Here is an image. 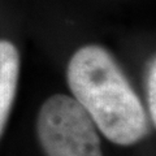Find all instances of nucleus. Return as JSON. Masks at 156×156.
<instances>
[{
    "mask_svg": "<svg viewBox=\"0 0 156 156\" xmlns=\"http://www.w3.org/2000/svg\"><path fill=\"white\" fill-rule=\"evenodd\" d=\"M66 80L74 99L107 139L130 146L146 136L148 120L143 105L119 64L103 47L80 48L69 61Z\"/></svg>",
    "mask_w": 156,
    "mask_h": 156,
    "instance_id": "1",
    "label": "nucleus"
},
{
    "mask_svg": "<svg viewBox=\"0 0 156 156\" xmlns=\"http://www.w3.org/2000/svg\"><path fill=\"white\" fill-rule=\"evenodd\" d=\"M156 65L155 57L150 61L148 72H147V103H148V112L151 116V121L155 125L156 122Z\"/></svg>",
    "mask_w": 156,
    "mask_h": 156,
    "instance_id": "4",
    "label": "nucleus"
},
{
    "mask_svg": "<svg viewBox=\"0 0 156 156\" xmlns=\"http://www.w3.org/2000/svg\"><path fill=\"white\" fill-rule=\"evenodd\" d=\"M20 56L11 42L0 41V135L5 128L17 90Z\"/></svg>",
    "mask_w": 156,
    "mask_h": 156,
    "instance_id": "3",
    "label": "nucleus"
},
{
    "mask_svg": "<svg viewBox=\"0 0 156 156\" xmlns=\"http://www.w3.org/2000/svg\"><path fill=\"white\" fill-rule=\"evenodd\" d=\"M37 131L47 156H103L94 121L72 96L48 98L38 113Z\"/></svg>",
    "mask_w": 156,
    "mask_h": 156,
    "instance_id": "2",
    "label": "nucleus"
}]
</instances>
